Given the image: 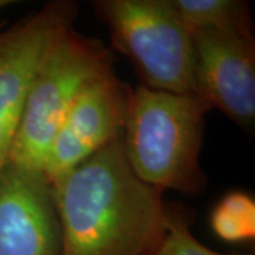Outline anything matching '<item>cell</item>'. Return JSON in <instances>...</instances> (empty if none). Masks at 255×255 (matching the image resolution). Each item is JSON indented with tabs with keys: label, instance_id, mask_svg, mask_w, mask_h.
I'll use <instances>...</instances> for the list:
<instances>
[{
	"label": "cell",
	"instance_id": "6",
	"mask_svg": "<svg viewBox=\"0 0 255 255\" xmlns=\"http://www.w3.org/2000/svg\"><path fill=\"white\" fill-rule=\"evenodd\" d=\"M196 95L243 128L255 119L254 31L191 30Z\"/></svg>",
	"mask_w": 255,
	"mask_h": 255
},
{
	"label": "cell",
	"instance_id": "3",
	"mask_svg": "<svg viewBox=\"0 0 255 255\" xmlns=\"http://www.w3.org/2000/svg\"><path fill=\"white\" fill-rule=\"evenodd\" d=\"M112 73V54L101 41L74 26L61 30L37 68L7 162L43 172L51 142L75 101Z\"/></svg>",
	"mask_w": 255,
	"mask_h": 255
},
{
	"label": "cell",
	"instance_id": "4",
	"mask_svg": "<svg viewBox=\"0 0 255 255\" xmlns=\"http://www.w3.org/2000/svg\"><path fill=\"white\" fill-rule=\"evenodd\" d=\"M92 7L143 87L196 94L191 31L172 0H95Z\"/></svg>",
	"mask_w": 255,
	"mask_h": 255
},
{
	"label": "cell",
	"instance_id": "10",
	"mask_svg": "<svg viewBox=\"0 0 255 255\" xmlns=\"http://www.w3.org/2000/svg\"><path fill=\"white\" fill-rule=\"evenodd\" d=\"M214 234L227 243L255 237V201L243 191H231L214 207L210 217Z\"/></svg>",
	"mask_w": 255,
	"mask_h": 255
},
{
	"label": "cell",
	"instance_id": "1",
	"mask_svg": "<svg viewBox=\"0 0 255 255\" xmlns=\"http://www.w3.org/2000/svg\"><path fill=\"white\" fill-rule=\"evenodd\" d=\"M61 255H155L167 234L163 191L129 166L122 137L53 184Z\"/></svg>",
	"mask_w": 255,
	"mask_h": 255
},
{
	"label": "cell",
	"instance_id": "2",
	"mask_svg": "<svg viewBox=\"0 0 255 255\" xmlns=\"http://www.w3.org/2000/svg\"><path fill=\"white\" fill-rule=\"evenodd\" d=\"M210 110L196 94L132 88L122 146L137 177L162 191L200 194L206 189L200 150Z\"/></svg>",
	"mask_w": 255,
	"mask_h": 255
},
{
	"label": "cell",
	"instance_id": "11",
	"mask_svg": "<svg viewBox=\"0 0 255 255\" xmlns=\"http://www.w3.org/2000/svg\"><path fill=\"white\" fill-rule=\"evenodd\" d=\"M155 255H223L201 244L190 230V217L167 206V234Z\"/></svg>",
	"mask_w": 255,
	"mask_h": 255
},
{
	"label": "cell",
	"instance_id": "13",
	"mask_svg": "<svg viewBox=\"0 0 255 255\" xmlns=\"http://www.w3.org/2000/svg\"><path fill=\"white\" fill-rule=\"evenodd\" d=\"M236 255H254V254H236Z\"/></svg>",
	"mask_w": 255,
	"mask_h": 255
},
{
	"label": "cell",
	"instance_id": "9",
	"mask_svg": "<svg viewBox=\"0 0 255 255\" xmlns=\"http://www.w3.org/2000/svg\"><path fill=\"white\" fill-rule=\"evenodd\" d=\"M189 30L254 31L251 10L243 0H172Z\"/></svg>",
	"mask_w": 255,
	"mask_h": 255
},
{
	"label": "cell",
	"instance_id": "7",
	"mask_svg": "<svg viewBox=\"0 0 255 255\" xmlns=\"http://www.w3.org/2000/svg\"><path fill=\"white\" fill-rule=\"evenodd\" d=\"M130 87L112 73L80 95L47 152L43 173L51 184L122 137Z\"/></svg>",
	"mask_w": 255,
	"mask_h": 255
},
{
	"label": "cell",
	"instance_id": "8",
	"mask_svg": "<svg viewBox=\"0 0 255 255\" xmlns=\"http://www.w3.org/2000/svg\"><path fill=\"white\" fill-rule=\"evenodd\" d=\"M0 255H61L53 184L10 162L0 169Z\"/></svg>",
	"mask_w": 255,
	"mask_h": 255
},
{
	"label": "cell",
	"instance_id": "5",
	"mask_svg": "<svg viewBox=\"0 0 255 255\" xmlns=\"http://www.w3.org/2000/svg\"><path fill=\"white\" fill-rule=\"evenodd\" d=\"M77 4L57 0L37 13L0 28V169L7 163L31 82L47 47L74 26Z\"/></svg>",
	"mask_w": 255,
	"mask_h": 255
},
{
	"label": "cell",
	"instance_id": "12",
	"mask_svg": "<svg viewBox=\"0 0 255 255\" xmlns=\"http://www.w3.org/2000/svg\"><path fill=\"white\" fill-rule=\"evenodd\" d=\"M11 4H16V1H13V0H0V10L10 7Z\"/></svg>",
	"mask_w": 255,
	"mask_h": 255
}]
</instances>
